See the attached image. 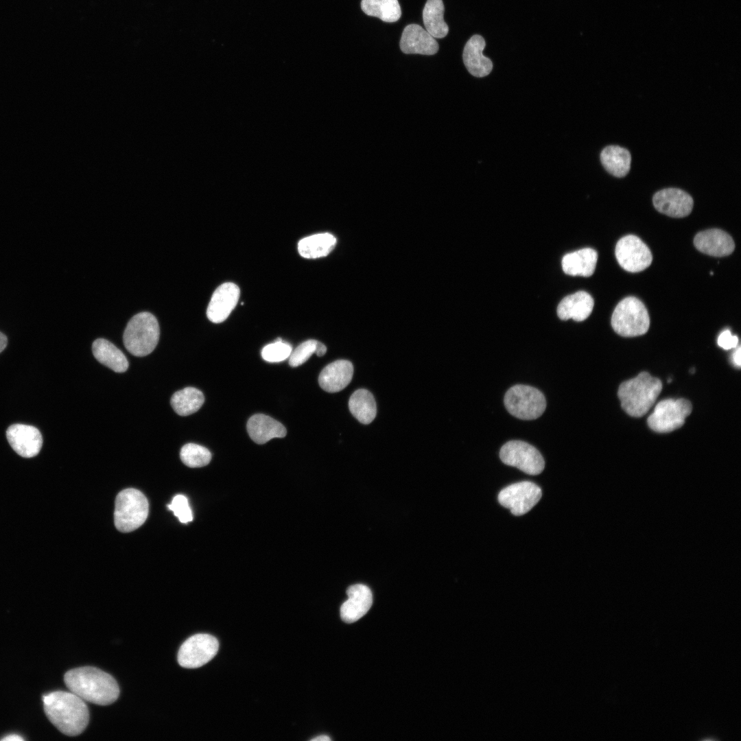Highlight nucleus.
Here are the masks:
<instances>
[{
	"instance_id": "obj_8",
	"label": "nucleus",
	"mask_w": 741,
	"mask_h": 741,
	"mask_svg": "<svg viewBox=\"0 0 741 741\" xmlns=\"http://www.w3.org/2000/svg\"><path fill=\"white\" fill-rule=\"evenodd\" d=\"M690 401L685 399H667L659 401L648 417L649 427L659 433L672 432L681 427L685 418L692 412Z\"/></svg>"
},
{
	"instance_id": "obj_16",
	"label": "nucleus",
	"mask_w": 741,
	"mask_h": 741,
	"mask_svg": "<svg viewBox=\"0 0 741 741\" xmlns=\"http://www.w3.org/2000/svg\"><path fill=\"white\" fill-rule=\"evenodd\" d=\"M348 600L340 607V616L346 623H353L363 617L373 604V594L366 585L355 584L347 591Z\"/></svg>"
},
{
	"instance_id": "obj_5",
	"label": "nucleus",
	"mask_w": 741,
	"mask_h": 741,
	"mask_svg": "<svg viewBox=\"0 0 741 741\" xmlns=\"http://www.w3.org/2000/svg\"><path fill=\"white\" fill-rule=\"evenodd\" d=\"M148 510V502L143 493L135 489H124L115 499V526L123 532L133 531L144 524Z\"/></svg>"
},
{
	"instance_id": "obj_1",
	"label": "nucleus",
	"mask_w": 741,
	"mask_h": 741,
	"mask_svg": "<svg viewBox=\"0 0 741 741\" xmlns=\"http://www.w3.org/2000/svg\"><path fill=\"white\" fill-rule=\"evenodd\" d=\"M44 711L49 721L63 734L75 736L88 725L86 703L71 692L55 691L44 695Z\"/></svg>"
},
{
	"instance_id": "obj_13",
	"label": "nucleus",
	"mask_w": 741,
	"mask_h": 741,
	"mask_svg": "<svg viewBox=\"0 0 741 741\" xmlns=\"http://www.w3.org/2000/svg\"><path fill=\"white\" fill-rule=\"evenodd\" d=\"M652 202L658 211L672 217L688 215L694 204L692 196L677 188H667L657 191L652 198Z\"/></svg>"
},
{
	"instance_id": "obj_10",
	"label": "nucleus",
	"mask_w": 741,
	"mask_h": 741,
	"mask_svg": "<svg viewBox=\"0 0 741 741\" xmlns=\"http://www.w3.org/2000/svg\"><path fill=\"white\" fill-rule=\"evenodd\" d=\"M217 639L209 634L200 633L188 638L178 652L179 665L186 668H196L211 660L218 651Z\"/></svg>"
},
{
	"instance_id": "obj_30",
	"label": "nucleus",
	"mask_w": 741,
	"mask_h": 741,
	"mask_svg": "<svg viewBox=\"0 0 741 741\" xmlns=\"http://www.w3.org/2000/svg\"><path fill=\"white\" fill-rule=\"evenodd\" d=\"M361 8L366 14L387 23L396 22L401 16L398 0H362Z\"/></svg>"
},
{
	"instance_id": "obj_28",
	"label": "nucleus",
	"mask_w": 741,
	"mask_h": 741,
	"mask_svg": "<svg viewBox=\"0 0 741 741\" xmlns=\"http://www.w3.org/2000/svg\"><path fill=\"white\" fill-rule=\"evenodd\" d=\"M353 416L363 424L370 423L375 418L377 405L373 395L367 390H355L349 401Z\"/></svg>"
},
{
	"instance_id": "obj_33",
	"label": "nucleus",
	"mask_w": 741,
	"mask_h": 741,
	"mask_svg": "<svg viewBox=\"0 0 741 741\" xmlns=\"http://www.w3.org/2000/svg\"><path fill=\"white\" fill-rule=\"evenodd\" d=\"M318 341L308 340L300 344L289 357V364L296 367L304 364L313 353H315Z\"/></svg>"
},
{
	"instance_id": "obj_32",
	"label": "nucleus",
	"mask_w": 741,
	"mask_h": 741,
	"mask_svg": "<svg viewBox=\"0 0 741 741\" xmlns=\"http://www.w3.org/2000/svg\"><path fill=\"white\" fill-rule=\"evenodd\" d=\"M292 351L287 342L278 338L273 343L265 346L261 351L262 358L269 362H279L288 358Z\"/></svg>"
},
{
	"instance_id": "obj_6",
	"label": "nucleus",
	"mask_w": 741,
	"mask_h": 741,
	"mask_svg": "<svg viewBox=\"0 0 741 741\" xmlns=\"http://www.w3.org/2000/svg\"><path fill=\"white\" fill-rule=\"evenodd\" d=\"M611 326L618 335L624 337L646 333L649 329L650 318L645 305L633 296L624 298L613 312Z\"/></svg>"
},
{
	"instance_id": "obj_22",
	"label": "nucleus",
	"mask_w": 741,
	"mask_h": 741,
	"mask_svg": "<svg viewBox=\"0 0 741 741\" xmlns=\"http://www.w3.org/2000/svg\"><path fill=\"white\" fill-rule=\"evenodd\" d=\"M246 427L250 438L257 444H264L274 438H283L287 434L282 423L263 414L252 416Z\"/></svg>"
},
{
	"instance_id": "obj_36",
	"label": "nucleus",
	"mask_w": 741,
	"mask_h": 741,
	"mask_svg": "<svg viewBox=\"0 0 741 741\" xmlns=\"http://www.w3.org/2000/svg\"><path fill=\"white\" fill-rule=\"evenodd\" d=\"M740 353V346H738L732 354V362L734 365L738 366V368H740L741 365Z\"/></svg>"
},
{
	"instance_id": "obj_4",
	"label": "nucleus",
	"mask_w": 741,
	"mask_h": 741,
	"mask_svg": "<svg viewBox=\"0 0 741 741\" xmlns=\"http://www.w3.org/2000/svg\"><path fill=\"white\" fill-rule=\"evenodd\" d=\"M159 334V326L155 316L149 312H141L128 322L123 336L124 344L133 355L145 356L156 348Z\"/></svg>"
},
{
	"instance_id": "obj_31",
	"label": "nucleus",
	"mask_w": 741,
	"mask_h": 741,
	"mask_svg": "<svg viewBox=\"0 0 741 741\" xmlns=\"http://www.w3.org/2000/svg\"><path fill=\"white\" fill-rule=\"evenodd\" d=\"M180 457L185 465L196 468L208 464L211 460V454L208 449L203 446L194 443H187L181 448Z\"/></svg>"
},
{
	"instance_id": "obj_25",
	"label": "nucleus",
	"mask_w": 741,
	"mask_h": 741,
	"mask_svg": "<svg viewBox=\"0 0 741 741\" xmlns=\"http://www.w3.org/2000/svg\"><path fill=\"white\" fill-rule=\"evenodd\" d=\"M604 168L617 178L626 176L631 169V156L629 151L618 145L605 147L600 156Z\"/></svg>"
},
{
	"instance_id": "obj_3",
	"label": "nucleus",
	"mask_w": 741,
	"mask_h": 741,
	"mask_svg": "<svg viewBox=\"0 0 741 741\" xmlns=\"http://www.w3.org/2000/svg\"><path fill=\"white\" fill-rule=\"evenodd\" d=\"M662 389V383L647 372L625 381L619 387L618 395L622 409L630 416L641 417L655 403Z\"/></svg>"
},
{
	"instance_id": "obj_9",
	"label": "nucleus",
	"mask_w": 741,
	"mask_h": 741,
	"mask_svg": "<svg viewBox=\"0 0 741 741\" xmlns=\"http://www.w3.org/2000/svg\"><path fill=\"white\" fill-rule=\"evenodd\" d=\"M502 461L518 468L529 475H538L544 469L545 462L540 452L532 445L521 440L505 443L499 451Z\"/></svg>"
},
{
	"instance_id": "obj_26",
	"label": "nucleus",
	"mask_w": 741,
	"mask_h": 741,
	"mask_svg": "<svg viewBox=\"0 0 741 741\" xmlns=\"http://www.w3.org/2000/svg\"><path fill=\"white\" fill-rule=\"evenodd\" d=\"M336 244V238L331 233H318L301 239L298 244L300 255L306 259H316L328 255Z\"/></svg>"
},
{
	"instance_id": "obj_40",
	"label": "nucleus",
	"mask_w": 741,
	"mask_h": 741,
	"mask_svg": "<svg viewBox=\"0 0 741 741\" xmlns=\"http://www.w3.org/2000/svg\"><path fill=\"white\" fill-rule=\"evenodd\" d=\"M311 741H329L331 738L327 736H319L311 740Z\"/></svg>"
},
{
	"instance_id": "obj_11",
	"label": "nucleus",
	"mask_w": 741,
	"mask_h": 741,
	"mask_svg": "<svg viewBox=\"0 0 741 741\" xmlns=\"http://www.w3.org/2000/svg\"><path fill=\"white\" fill-rule=\"evenodd\" d=\"M542 496L541 489L531 482H521L503 489L498 495L499 504L519 516L530 510Z\"/></svg>"
},
{
	"instance_id": "obj_38",
	"label": "nucleus",
	"mask_w": 741,
	"mask_h": 741,
	"mask_svg": "<svg viewBox=\"0 0 741 741\" xmlns=\"http://www.w3.org/2000/svg\"><path fill=\"white\" fill-rule=\"evenodd\" d=\"M1 740H3V741H19V740H23L24 739L21 736H20L19 735L11 734V735H8L7 736L3 737Z\"/></svg>"
},
{
	"instance_id": "obj_39",
	"label": "nucleus",
	"mask_w": 741,
	"mask_h": 741,
	"mask_svg": "<svg viewBox=\"0 0 741 741\" xmlns=\"http://www.w3.org/2000/svg\"><path fill=\"white\" fill-rule=\"evenodd\" d=\"M7 343V337L3 333L0 332V353L6 347Z\"/></svg>"
},
{
	"instance_id": "obj_7",
	"label": "nucleus",
	"mask_w": 741,
	"mask_h": 741,
	"mask_svg": "<svg viewBox=\"0 0 741 741\" xmlns=\"http://www.w3.org/2000/svg\"><path fill=\"white\" fill-rule=\"evenodd\" d=\"M504 405L513 416L522 420H533L544 412L546 401L538 389L530 386L516 385L506 392Z\"/></svg>"
},
{
	"instance_id": "obj_23",
	"label": "nucleus",
	"mask_w": 741,
	"mask_h": 741,
	"mask_svg": "<svg viewBox=\"0 0 741 741\" xmlns=\"http://www.w3.org/2000/svg\"><path fill=\"white\" fill-rule=\"evenodd\" d=\"M597 261V252L585 248L565 255L561 265L567 274L587 277L593 274Z\"/></svg>"
},
{
	"instance_id": "obj_12",
	"label": "nucleus",
	"mask_w": 741,
	"mask_h": 741,
	"mask_svg": "<svg viewBox=\"0 0 741 741\" xmlns=\"http://www.w3.org/2000/svg\"><path fill=\"white\" fill-rule=\"evenodd\" d=\"M615 253L620 266L630 272L645 270L652 260L649 248L640 238L633 235L624 236L618 242Z\"/></svg>"
},
{
	"instance_id": "obj_34",
	"label": "nucleus",
	"mask_w": 741,
	"mask_h": 741,
	"mask_svg": "<svg viewBox=\"0 0 741 741\" xmlns=\"http://www.w3.org/2000/svg\"><path fill=\"white\" fill-rule=\"evenodd\" d=\"M168 508L172 510L181 523L187 524L193 520V515L187 498L183 495H176Z\"/></svg>"
},
{
	"instance_id": "obj_17",
	"label": "nucleus",
	"mask_w": 741,
	"mask_h": 741,
	"mask_svg": "<svg viewBox=\"0 0 741 741\" xmlns=\"http://www.w3.org/2000/svg\"><path fill=\"white\" fill-rule=\"evenodd\" d=\"M399 46L407 54L434 55L439 48L436 39L417 24H410L404 28Z\"/></svg>"
},
{
	"instance_id": "obj_37",
	"label": "nucleus",
	"mask_w": 741,
	"mask_h": 741,
	"mask_svg": "<svg viewBox=\"0 0 741 741\" xmlns=\"http://www.w3.org/2000/svg\"><path fill=\"white\" fill-rule=\"evenodd\" d=\"M326 351H327L326 346L324 344H322V342L318 341L317 348H316V351L315 353L318 357H321V356L324 355L326 353Z\"/></svg>"
},
{
	"instance_id": "obj_15",
	"label": "nucleus",
	"mask_w": 741,
	"mask_h": 741,
	"mask_svg": "<svg viewBox=\"0 0 741 741\" xmlns=\"http://www.w3.org/2000/svg\"><path fill=\"white\" fill-rule=\"evenodd\" d=\"M239 295L240 290L233 283L227 282L218 286L207 309L209 320L214 323L224 321L236 306Z\"/></svg>"
},
{
	"instance_id": "obj_27",
	"label": "nucleus",
	"mask_w": 741,
	"mask_h": 741,
	"mask_svg": "<svg viewBox=\"0 0 741 741\" xmlns=\"http://www.w3.org/2000/svg\"><path fill=\"white\" fill-rule=\"evenodd\" d=\"M445 7L442 0H427L423 10V20L426 31L434 38L447 36L449 27L444 21Z\"/></svg>"
},
{
	"instance_id": "obj_24",
	"label": "nucleus",
	"mask_w": 741,
	"mask_h": 741,
	"mask_svg": "<svg viewBox=\"0 0 741 741\" xmlns=\"http://www.w3.org/2000/svg\"><path fill=\"white\" fill-rule=\"evenodd\" d=\"M93 354L99 362L117 373H124L128 362L123 352L107 340H95L92 346Z\"/></svg>"
},
{
	"instance_id": "obj_19",
	"label": "nucleus",
	"mask_w": 741,
	"mask_h": 741,
	"mask_svg": "<svg viewBox=\"0 0 741 741\" xmlns=\"http://www.w3.org/2000/svg\"><path fill=\"white\" fill-rule=\"evenodd\" d=\"M485 45L484 38L475 34L467 42L463 49L464 64L468 71L475 77L488 75L493 69L491 60L482 54Z\"/></svg>"
},
{
	"instance_id": "obj_18",
	"label": "nucleus",
	"mask_w": 741,
	"mask_h": 741,
	"mask_svg": "<svg viewBox=\"0 0 741 741\" xmlns=\"http://www.w3.org/2000/svg\"><path fill=\"white\" fill-rule=\"evenodd\" d=\"M694 244L700 252L714 257L727 256L735 248L732 237L718 228L699 232L694 239Z\"/></svg>"
},
{
	"instance_id": "obj_20",
	"label": "nucleus",
	"mask_w": 741,
	"mask_h": 741,
	"mask_svg": "<svg viewBox=\"0 0 741 741\" xmlns=\"http://www.w3.org/2000/svg\"><path fill=\"white\" fill-rule=\"evenodd\" d=\"M353 366L351 362L339 360L325 366L320 373V386L328 392H337L343 390L351 382Z\"/></svg>"
},
{
	"instance_id": "obj_2",
	"label": "nucleus",
	"mask_w": 741,
	"mask_h": 741,
	"mask_svg": "<svg viewBox=\"0 0 741 741\" xmlns=\"http://www.w3.org/2000/svg\"><path fill=\"white\" fill-rule=\"evenodd\" d=\"M64 681L71 692L93 704H112L119 695V685L115 679L95 667L85 666L70 670L65 673Z\"/></svg>"
},
{
	"instance_id": "obj_21",
	"label": "nucleus",
	"mask_w": 741,
	"mask_h": 741,
	"mask_svg": "<svg viewBox=\"0 0 741 741\" xmlns=\"http://www.w3.org/2000/svg\"><path fill=\"white\" fill-rule=\"evenodd\" d=\"M594 305L593 298L584 291L565 296L557 307V315L563 320L573 319L580 322L589 317Z\"/></svg>"
},
{
	"instance_id": "obj_14",
	"label": "nucleus",
	"mask_w": 741,
	"mask_h": 741,
	"mask_svg": "<svg viewBox=\"0 0 741 741\" xmlns=\"http://www.w3.org/2000/svg\"><path fill=\"white\" fill-rule=\"evenodd\" d=\"M6 437L12 448L24 458L36 456L43 445L40 431L32 425H12L6 431Z\"/></svg>"
},
{
	"instance_id": "obj_29",
	"label": "nucleus",
	"mask_w": 741,
	"mask_h": 741,
	"mask_svg": "<svg viewBox=\"0 0 741 741\" xmlns=\"http://www.w3.org/2000/svg\"><path fill=\"white\" fill-rule=\"evenodd\" d=\"M204 401L203 393L193 387H187L176 392L170 401L174 410L180 416H187L197 412Z\"/></svg>"
},
{
	"instance_id": "obj_35",
	"label": "nucleus",
	"mask_w": 741,
	"mask_h": 741,
	"mask_svg": "<svg viewBox=\"0 0 741 741\" xmlns=\"http://www.w3.org/2000/svg\"><path fill=\"white\" fill-rule=\"evenodd\" d=\"M738 344V338L733 336L729 329L723 331L718 336V344L725 350L736 348Z\"/></svg>"
}]
</instances>
